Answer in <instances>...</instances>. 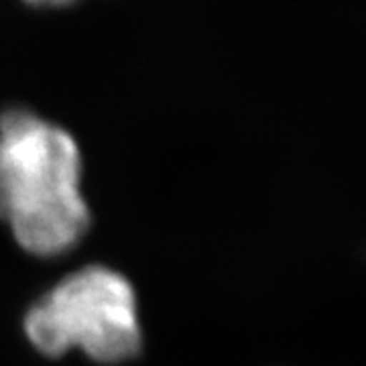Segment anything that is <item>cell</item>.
<instances>
[{
    "label": "cell",
    "mask_w": 366,
    "mask_h": 366,
    "mask_svg": "<svg viewBox=\"0 0 366 366\" xmlns=\"http://www.w3.org/2000/svg\"><path fill=\"white\" fill-rule=\"evenodd\" d=\"M25 334L47 356L79 348L106 365L129 360L141 348L134 289L112 269L86 267L67 274L29 310Z\"/></svg>",
    "instance_id": "obj_2"
},
{
    "label": "cell",
    "mask_w": 366,
    "mask_h": 366,
    "mask_svg": "<svg viewBox=\"0 0 366 366\" xmlns=\"http://www.w3.org/2000/svg\"><path fill=\"white\" fill-rule=\"evenodd\" d=\"M33 6H41V9H55V6H66V4H71L76 0H25Z\"/></svg>",
    "instance_id": "obj_3"
},
{
    "label": "cell",
    "mask_w": 366,
    "mask_h": 366,
    "mask_svg": "<svg viewBox=\"0 0 366 366\" xmlns=\"http://www.w3.org/2000/svg\"><path fill=\"white\" fill-rule=\"evenodd\" d=\"M74 137L29 110L0 117V220L31 254L55 257L90 228Z\"/></svg>",
    "instance_id": "obj_1"
}]
</instances>
